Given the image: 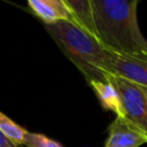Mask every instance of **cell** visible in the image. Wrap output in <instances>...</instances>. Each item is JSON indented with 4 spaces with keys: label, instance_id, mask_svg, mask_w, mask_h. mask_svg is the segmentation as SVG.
<instances>
[{
    "label": "cell",
    "instance_id": "1",
    "mask_svg": "<svg viewBox=\"0 0 147 147\" xmlns=\"http://www.w3.org/2000/svg\"><path fill=\"white\" fill-rule=\"evenodd\" d=\"M97 39L106 51L147 61V40L137 19L138 0H91Z\"/></svg>",
    "mask_w": 147,
    "mask_h": 147
},
{
    "label": "cell",
    "instance_id": "2",
    "mask_svg": "<svg viewBox=\"0 0 147 147\" xmlns=\"http://www.w3.org/2000/svg\"><path fill=\"white\" fill-rule=\"evenodd\" d=\"M57 47L83 74L88 83L108 82L107 51L92 35L69 21L45 25Z\"/></svg>",
    "mask_w": 147,
    "mask_h": 147
},
{
    "label": "cell",
    "instance_id": "3",
    "mask_svg": "<svg viewBox=\"0 0 147 147\" xmlns=\"http://www.w3.org/2000/svg\"><path fill=\"white\" fill-rule=\"evenodd\" d=\"M107 81L118 92L126 118L147 133V96L145 88L112 74H108Z\"/></svg>",
    "mask_w": 147,
    "mask_h": 147
},
{
    "label": "cell",
    "instance_id": "4",
    "mask_svg": "<svg viewBox=\"0 0 147 147\" xmlns=\"http://www.w3.org/2000/svg\"><path fill=\"white\" fill-rule=\"evenodd\" d=\"M106 69L109 74L147 89V61L107 51Z\"/></svg>",
    "mask_w": 147,
    "mask_h": 147
},
{
    "label": "cell",
    "instance_id": "5",
    "mask_svg": "<svg viewBox=\"0 0 147 147\" xmlns=\"http://www.w3.org/2000/svg\"><path fill=\"white\" fill-rule=\"evenodd\" d=\"M147 143V133L126 117H116L108 128L105 147H140Z\"/></svg>",
    "mask_w": 147,
    "mask_h": 147
},
{
    "label": "cell",
    "instance_id": "6",
    "mask_svg": "<svg viewBox=\"0 0 147 147\" xmlns=\"http://www.w3.org/2000/svg\"><path fill=\"white\" fill-rule=\"evenodd\" d=\"M27 5L45 25L57 21H69L73 23V16L65 0H28Z\"/></svg>",
    "mask_w": 147,
    "mask_h": 147
},
{
    "label": "cell",
    "instance_id": "7",
    "mask_svg": "<svg viewBox=\"0 0 147 147\" xmlns=\"http://www.w3.org/2000/svg\"><path fill=\"white\" fill-rule=\"evenodd\" d=\"M65 1L71 13L74 24L97 39L92 1L91 0H65Z\"/></svg>",
    "mask_w": 147,
    "mask_h": 147
},
{
    "label": "cell",
    "instance_id": "8",
    "mask_svg": "<svg viewBox=\"0 0 147 147\" xmlns=\"http://www.w3.org/2000/svg\"><path fill=\"white\" fill-rule=\"evenodd\" d=\"M89 85L98 97L103 108L114 112L117 117H126L120 96L110 82L93 81L89 83Z\"/></svg>",
    "mask_w": 147,
    "mask_h": 147
},
{
    "label": "cell",
    "instance_id": "9",
    "mask_svg": "<svg viewBox=\"0 0 147 147\" xmlns=\"http://www.w3.org/2000/svg\"><path fill=\"white\" fill-rule=\"evenodd\" d=\"M0 132L14 144L22 146L26 133L28 131L16 124L8 116L0 111Z\"/></svg>",
    "mask_w": 147,
    "mask_h": 147
},
{
    "label": "cell",
    "instance_id": "10",
    "mask_svg": "<svg viewBox=\"0 0 147 147\" xmlns=\"http://www.w3.org/2000/svg\"><path fill=\"white\" fill-rule=\"evenodd\" d=\"M23 147H63L59 142L39 133L27 132L23 141Z\"/></svg>",
    "mask_w": 147,
    "mask_h": 147
},
{
    "label": "cell",
    "instance_id": "11",
    "mask_svg": "<svg viewBox=\"0 0 147 147\" xmlns=\"http://www.w3.org/2000/svg\"><path fill=\"white\" fill-rule=\"evenodd\" d=\"M0 147H21V146H18V145L11 142L8 138H6L2 133L0 132Z\"/></svg>",
    "mask_w": 147,
    "mask_h": 147
},
{
    "label": "cell",
    "instance_id": "12",
    "mask_svg": "<svg viewBox=\"0 0 147 147\" xmlns=\"http://www.w3.org/2000/svg\"><path fill=\"white\" fill-rule=\"evenodd\" d=\"M145 93H146V96H147V89L145 88Z\"/></svg>",
    "mask_w": 147,
    "mask_h": 147
},
{
    "label": "cell",
    "instance_id": "13",
    "mask_svg": "<svg viewBox=\"0 0 147 147\" xmlns=\"http://www.w3.org/2000/svg\"><path fill=\"white\" fill-rule=\"evenodd\" d=\"M21 147H23V146H21Z\"/></svg>",
    "mask_w": 147,
    "mask_h": 147
}]
</instances>
